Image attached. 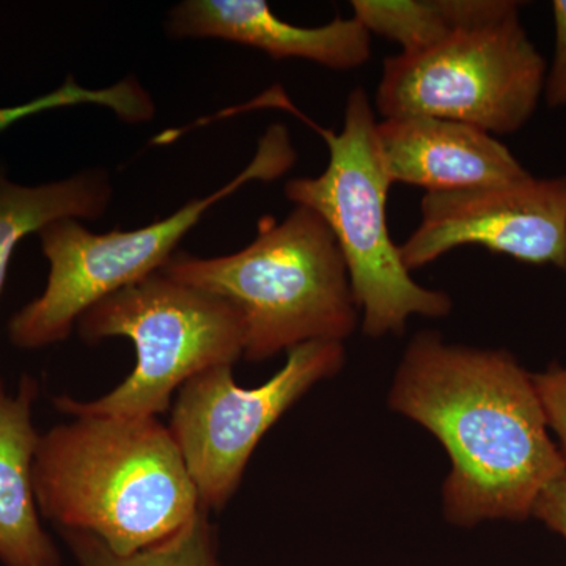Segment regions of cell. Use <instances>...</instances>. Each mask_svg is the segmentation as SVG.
<instances>
[{
	"label": "cell",
	"instance_id": "6da1fadb",
	"mask_svg": "<svg viewBox=\"0 0 566 566\" xmlns=\"http://www.w3.org/2000/svg\"><path fill=\"white\" fill-rule=\"evenodd\" d=\"M387 401L444 447L452 469L442 512L453 526L526 521L566 472L534 376L506 349L447 344L423 331L405 349Z\"/></svg>",
	"mask_w": 566,
	"mask_h": 566
},
{
	"label": "cell",
	"instance_id": "7a4b0ae2",
	"mask_svg": "<svg viewBox=\"0 0 566 566\" xmlns=\"http://www.w3.org/2000/svg\"><path fill=\"white\" fill-rule=\"evenodd\" d=\"M40 434L32 479L40 515L59 532L132 556L177 534L199 494L158 417L77 416Z\"/></svg>",
	"mask_w": 566,
	"mask_h": 566
},
{
	"label": "cell",
	"instance_id": "3957f363",
	"mask_svg": "<svg viewBox=\"0 0 566 566\" xmlns=\"http://www.w3.org/2000/svg\"><path fill=\"white\" fill-rule=\"evenodd\" d=\"M161 273L216 294L240 312L249 363L311 342L344 344L359 324L340 248L308 208H294L283 221L263 216L252 243L230 255L200 259L175 252Z\"/></svg>",
	"mask_w": 566,
	"mask_h": 566
},
{
	"label": "cell",
	"instance_id": "277c9868",
	"mask_svg": "<svg viewBox=\"0 0 566 566\" xmlns=\"http://www.w3.org/2000/svg\"><path fill=\"white\" fill-rule=\"evenodd\" d=\"M376 114L367 92L354 88L346 102L340 133L311 123L326 142L329 163L314 178H293L285 196L296 207L315 211L333 232L356 303L363 331L371 338L405 334L411 316L444 318L452 312L449 294L412 279L387 227L389 181L376 148Z\"/></svg>",
	"mask_w": 566,
	"mask_h": 566
},
{
	"label": "cell",
	"instance_id": "5b68a950",
	"mask_svg": "<svg viewBox=\"0 0 566 566\" xmlns=\"http://www.w3.org/2000/svg\"><path fill=\"white\" fill-rule=\"evenodd\" d=\"M88 344L125 337L136 367L112 392L91 401L61 395L62 415L158 417L172 406L175 390L193 376L244 356V323L229 301L155 273L104 297L77 322Z\"/></svg>",
	"mask_w": 566,
	"mask_h": 566
},
{
	"label": "cell",
	"instance_id": "8992f818",
	"mask_svg": "<svg viewBox=\"0 0 566 566\" xmlns=\"http://www.w3.org/2000/svg\"><path fill=\"white\" fill-rule=\"evenodd\" d=\"M296 161L285 126L273 125L262 137L255 158L218 191L191 200L169 218L132 232L93 233L77 219L51 222L39 232L41 251L50 263L46 286L39 297L13 315L11 344L41 349L70 337L74 324L104 297L159 273L177 245L212 205L252 180L281 177Z\"/></svg>",
	"mask_w": 566,
	"mask_h": 566
},
{
	"label": "cell",
	"instance_id": "52a82bcc",
	"mask_svg": "<svg viewBox=\"0 0 566 566\" xmlns=\"http://www.w3.org/2000/svg\"><path fill=\"white\" fill-rule=\"evenodd\" d=\"M546 71L545 57L516 14L431 50L387 57L375 112L382 120L444 118L506 136L531 120L545 92Z\"/></svg>",
	"mask_w": 566,
	"mask_h": 566
},
{
	"label": "cell",
	"instance_id": "ba28073f",
	"mask_svg": "<svg viewBox=\"0 0 566 566\" xmlns=\"http://www.w3.org/2000/svg\"><path fill=\"white\" fill-rule=\"evenodd\" d=\"M340 342H311L286 353L281 370L245 389L233 367L210 368L178 390L169 427L205 512H221L237 493L263 436L312 387L340 374Z\"/></svg>",
	"mask_w": 566,
	"mask_h": 566
},
{
	"label": "cell",
	"instance_id": "9c48e42d",
	"mask_svg": "<svg viewBox=\"0 0 566 566\" xmlns=\"http://www.w3.org/2000/svg\"><path fill=\"white\" fill-rule=\"evenodd\" d=\"M420 212L419 227L398 245L409 271L464 245L566 271V175L427 192Z\"/></svg>",
	"mask_w": 566,
	"mask_h": 566
},
{
	"label": "cell",
	"instance_id": "30bf717a",
	"mask_svg": "<svg viewBox=\"0 0 566 566\" xmlns=\"http://www.w3.org/2000/svg\"><path fill=\"white\" fill-rule=\"evenodd\" d=\"M376 148L389 181L427 192L512 185L532 177L494 136L465 123L433 117L376 123Z\"/></svg>",
	"mask_w": 566,
	"mask_h": 566
},
{
	"label": "cell",
	"instance_id": "8fae6325",
	"mask_svg": "<svg viewBox=\"0 0 566 566\" xmlns=\"http://www.w3.org/2000/svg\"><path fill=\"white\" fill-rule=\"evenodd\" d=\"M167 31L175 39H219L255 48L275 61L300 59L334 71L360 69L371 57V33L356 18L301 28L275 17L264 0H185Z\"/></svg>",
	"mask_w": 566,
	"mask_h": 566
},
{
	"label": "cell",
	"instance_id": "7c38bea8",
	"mask_svg": "<svg viewBox=\"0 0 566 566\" xmlns=\"http://www.w3.org/2000/svg\"><path fill=\"white\" fill-rule=\"evenodd\" d=\"M40 386L22 375L17 392L0 381V565L62 566L61 551L41 524L33 491V457L40 433L33 405Z\"/></svg>",
	"mask_w": 566,
	"mask_h": 566
},
{
	"label": "cell",
	"instance_id": "4fadbf2b",
	"mask_svg": "<svg viewBox=\"0 0 566 566\" xmlns=\"http://www.w3.org/2000/svg\"><path fill=\"white\" fill-rule=\"evenodd\" d=\"M515 0H353V17L401 52L431 50L460 35L520 14Z\"/></svg>",
	"mask_w": 566,
	"mask_h": 566
},
{
	"label": "cell",
	"instance_id": "5bb4252c",
	"mask_svg": "<svg viewBox=\"0 0 566 566\" xmlns=\"http://www.w3.org/2000/svg\"><path fill=\"white\" fill-rule=\"evenodd\" d=\"M111 199L109 177L103 170H88L40 186L17 185L0 172V294L21 240L61 219H98Z\"/></svg>",
	"mask_w": 566,
	"mask_h": 566
},
{
	"label": "cell",
	"instance_id": "9a60e30c",
	"mask_svg": "<svg viewBox=\"0 0 566 566\" xmlns=\"http://www.w3.org/2000/svg\"><path fill=\"white\" fill-rule=\"evenodd\" d=\"M80 566H221L218 531L210 513L200 510L177 534L132 556H118L98 538L59 532Z\"/></svg>",
	"mask_w": 566,
	"mask_h": 566
},
{
	"label": "cell",
	"instance_id": "2e32d148",
	"mask_svg": "<svg viewBox=\"0 0 566 566\" xmlns=\"http://www.w3.org/2000/svg\"><path fill=\"white\" fill-rule=\"evenodd\" d=\"M532 376L551 433L557 436V444L566 460V365L551 364L542 374Z\"/></svg>",
	"mask_w": 566,
	"mask_h": 566
},
{
	"label": "cell",
	"instance_id": "e0dca14e",
	"mask_svg": "<svg viewBox=\"0 0 566 566\" xmlns=\"http://www.w3.org/2000/svg\"><path fill=\"white\" fill-rule=\"evenodd\" d=\"M554 55L549 69L546 71L545 96L547 106H566V0H554Z\"/></svg>",
	"mask_w": 566,
	"mask_h": 566
},
{
	"label": "cell",
	"instance_id": "ac0fdd59",
	"mask_svg": "<svg viewBox=\"0 0 566 566\" xmlns=\"http://www.w3.org/2000/svg\"><path fill=\"white\" fill-rule=\"evenodd\" d=\"M532 517L542 521L549 531L566 542V472L558 475L538 495Z\"/></svg>",
	"mask_w": 566,
	"mask_h": 566
}]
</instances>
